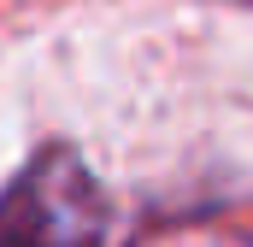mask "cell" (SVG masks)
<instances>
[{
	"instance_id": "6da1fadb",
	"label": "cell",
	"mask_w": 253,
	"mask_h": 247,
	"mask_svg": "<svg viewBox=\"0 0 253 247\" xmlns=\"http://www.w3.org/2000/svg\"><path fill=\"white\" fill-rule=\"evenodd\" d=\"M112 206L71 147H42L0 188V247H106Z\"/></svg>"
}]
</instances>
